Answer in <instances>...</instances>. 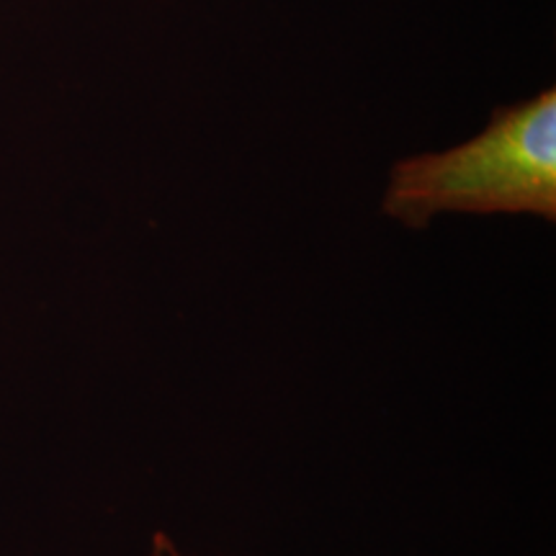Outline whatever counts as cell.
<instances>
[{
  "mask_svg": "<svg viewBox=\"0 0 556 556\" xmlns=\"http://www.w3.org/2000/svg\"><path fill=\"white\" fill-rule=\"evenodd\" d=\"M381 214L407 229L435 219L533 217L556 222V90L503 106L454 148L402 157L387 173Z\"/></svg>",
  "mask_w": 556,
  "mask_h": 556,
  "instance_id": "cell-1",
  "label": "cell"
},
{
  "mask_svg": "<svg viewBox=\"0 0 556 556\" xmlns=\"http://www.w3.org/2000/svg\"><path fill=\"white\" fill-rule=\"evenodd\" d=\"M148 556H204V554H197L191 552V548H186L176 536H170V533L155 531L150 536Z\"/></svg>",
  "mask_w": 556,
  "mask_h": 556,
  "instance_id": "cell-2",
  "label": "cell"
}]
</instances>
